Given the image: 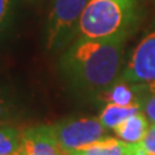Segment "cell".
I'll return each instance as SVG.
<instances>
[{"label":"cell","mask_w":155,"mask_h":155,"mask_svg":"<svg viewBox=\"0 0 155 155\" xmlns=\"http://www.w3.org/2000/svg\"><path fill=\"white\" fill-rule=\"evenodd\" d=\"M127 35L79 36L61 57V69L78 87L100 92L120 78Z\"/></svg>","instance_id":"6da1fadb"},{"label":"cell","mask_w":155,"mask_h":155,"mask_svg":"<svg viewBox=\"0 0 155 155\" xmlns=\"http://www.w3.org/2000/svg\"><path fill=\"white\" fill-rule=\"evenodd\" d=\"M141 0H89L78 25L81 38L128 35L137 22Z\"/></svg>","instance_id":"7a4b0ae2"},{"label":"cell","mask_w":155,"mask_h":155,"mask_svg":"<svg viewBox=\"0 0 155 155\" xmlns=\"http://www.w3.org/2000/svg\"><path fill=\"white\" fill-rule=\"evenodd\" d=\"M89 0H53L45 28L48 51L64 48L78 32V25Z\"/></svg>","instance_id":"3957f363"},{"label":"cell","mask_w":155,"mask_h":155,"mask_svg":"<svg viewBox=\"0 0 155 155\" xmlns=\"http://www.w3.org/2000/svg\"><path fill=\"white\" fill-rule=\"evenodd\" d=\"M53 128L58 143L67 155L74 150L104 138L106 134V128L98 118L65 119L53 124Z\"/></svg>","instance_id":"277c9868"},{"label":"cell","mask_w":155,"mask_h":155,"mask_svg":"<svg viewBox=\"0 0 155 155\" xmlns=\"http://www.w3.org/2000/svg\"><path fill=\"white\" fill-rule=\"evenodd\" d=\"M119 80L134 84L155 80V28L146 34L133 49Z\"/></svg>","instance_id":"5b68a950"},{"label":"cell","mask_w":155,"mask_h":155,"mask_svg":"<svg viewBox=\"0 0 155 155\" xmlns=\"http://www.w3.org/2000/svg\"><path fill=\"white\" fill-rule=\"evenodd\" d=\"M19 155H67L58 143L52 125H35L22 130Z\"/></svg>","instance_id":"8992f818"},{"label":"cell","mask_w":155,"mask_h":155,"mask_svg":"<svg viewBox=\"0 0 155 155\" xmlns=\"http://www.w3.org/2000/svg\"><path fill=\"white\" fill-rule=\"evenodd\" d=\"M150 127V122L142 111H138L134 115L129 116L120 123L113 130L119 140L128 143H136L141 141Z\"/></svg>","instance_id":"52a82bcc"},{"label":"cell","mask_w":155,"mask_h":155,"mask_svg":"<svg viewBox=\"0 0 155 155\" xmlns=\"http://www.w3.org/2000/svg\"><path fill=\"white\" fill-rule=\"evenodd\" d=\"M100 97L105 104H115L120 106H129L138 104L137 101V84L116 80L106 89L100 92Z\"/></svg>","instance_id":"ba28073f"},{"label":"cell","mask_w":155,"mask_h":155,"mask_svg":"<svg viewBox=\"0 0 155 155\" xmlns=\"http://www.w3.org/2000/svg\"><path fill=\"white\" fill-rule=\"evenodd\" d=\"M69 155H129V143L118 137H104L84 147L74 150Z\"/></svg>","instance_id":"9c48e42d"},{"label":"cell","mask_w":155,"mask_h":155,"mask_svg":"<svg viewBox=\"0 0 155 155\" xmlns=\"http://www.w3.org/2000/svg\"><path fill=\"white\" fill-rule=\"evenodd\" d=\"M141 111L140 104L129 105V106H120L115 104H106L105 107L100 113V122L104 124L106 129H114L115 127L124 122L127 118L134 115L136 113Z\"/></svg>","instance_id":"30bf717a"},{"label":"cell","mask_w":155,"mask_h":155,"mask_svg":"<svg viewBox=\"0 0 155 155\" xmlns=\"http://www.w3.org/2000/svg\"><path fill=\"white\" fill-rule=\"evenodd\" d=\"M137 101L150 124H155V80L137 84Z\"/></svg>","instance_id":"8fae6325"},{"label":"cell","mask_w":155,"mask_h":155,"mask_svg":"<svg viewBox=\"0 0 155 155\" xmlns=\"http://www.w3.org/2000/svg\"><path fill=\"white\" fill-rule=\"evenodd\" d=\"M22 132L12 125H0V155H14L21 147Z\"/></svg>","instance_id":"7c38bea8"},{"label":"cell","mask_w":155,"mask_h":155,"mask_svg":"<svg viewBox=\"0 0 155 155\" xmlns=\"http://www.w3.org/2000/svg\"><path fill=\"white\" fill-rule=\"evenodd\" d=\"M129 155H155V124H150L141 141L129 143Z\"/></svg>","instance_id":"4fadbf2b"},{"label":"cell","mask_w":155,"mask_h":155,"mask_svg":"<svg viewBox=\"0 0 155 155\" xmlns=\"http://www.w3.org/2000/svg\"><path fill=\"white\" fill-rule=\"evenodd\" d=\"M13 5V0H0V32L5 30L12 21Z\"/></svg>","instance_id":"5bb4252c"},{"label":"cell","mask_w":155,"mask_h":155,"mask_svg":"<svg viewBox=\"0 0 155 155\" xmlns=\"http://www.w3.org/2000/svg\"><path fill=\"white\" fill-rule=\"evenodd\" d=\"M9 115H11V106L3 97H0V125L7 122Z\"/></svg>","instance_id":"9a60e30c"},{"label":"cell","mask_w":155,"mask_h":155,"mask_svg":"<svg viewBox=\"0 0 155 155\" xmlns=\"http://www.w3.org/2000/svg\"><path fill=\"white\" fill-rule=\"evenodd\" d=\"M14 155H19V153H17V154H14Z\"/></svg>","instance_id":"2e32d148"}]
</instances>
